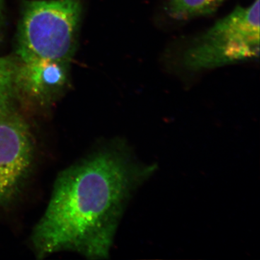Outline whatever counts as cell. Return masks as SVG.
Segmentation results:
<instances>
[{
	"label": "cell",
	"instance_id": "3",
	"mask_svg": "<svg viewBox=\"0 0 260 260\" xmlns=\"http://www.w3.org/2000/svg\"><path fill=\"white\" fill-rule=\"evenodd\" d=\"M78 0H35L25 8L20 26L18 58L66 61L75 41Z\"/></svg>",
	"mask_w": 260,
	"mask_h": 260
},
{
	"label": "cell",
	"instance_id": "1",
	"mask_svg": "<svg viewBox=\"0 0 260 260\" xmlns=\"http://www.w3.org/2000/svg\"><path fill=\"white\" fill-rule=\"evenodd\" d=\"M155 167L137 162L122 143L108 145L58 176L50 200L30 236L39 259L71 251L108 257L132 192Z\"/></svg>",
	"mask_w": 260,
	"mask_h": 260
},
{
	"label": "cell",
	"instance_id": "7",
	"mask_svg": "<svg viewBox=\"0 0 260 260\" xmlns=\"http://www.w3.org/2000/svg\"><path fill=\"white\" fill-rule=\"evenodd\" d=\"M15 61L0 56V116L11 112L15 92Z\"/></svg>",
	"mask_w": 260,
	"mask_h": 260
},
{
	"label": "cell",
	"instance_id": "5",
	"mask_svg": "<svg viewBox=\"0 0 260 260\" xmlns=\"http://www.w3.org/2000/svg\"><path fill=\"white\" fill-rule=\"evenodd\" d=\"M65 64L66 61L18 58V63L15 62V88L37 102H48L66 83Z\"/></svg>",
	"mask_w": 260,
	"mask_h": 260
},
{
	"label": "cell",
	"instance_id": "6",
	"mask_svg": "<svg viewBox=\"0 0 260 260\" xmlns=\"http://www.w3.org/2000/svg\"><path fill=\"white\" fill-rule=\"evenodd\" d=\"M225 0H171L167 12L172 18L190 20L212 14Z\"/></svg>",
	"mask_w": 260,
	"mask_h": 260
},
{
	"label": "cell",
	"instance_id": "2",
	"mask_svg": "<svg viewBox=\"0 0 260 260\" xmlns=\"http://www.w3.org/2000/svg\"><path fill=\"white\" fill-rule=\"evenodd\" d=\"M259 30V0L237 7L186 51L184 64L199 71L258 59Z\"/></svg>",
	"mask_w": 260,
	"mask_h": 260
},
{
	"label": "cell",
	"instance_id": "8",
	"mask_svg": "<svg viewBox=\"0 0 260 260\" xmlns=\"http://www.w3.org/2000/svg\"><path fill=\"white\" fill-rule=\"evenodd\" d=\"M3 10H4V0H0V20L3 18Z\"/></svg>",
	"mask_w": 260,
	"mask_h": 260
},
{
	"label": "cell",
	"instance_id": "4",
	"mask_svg": "<svg viewBox=\"0 0 260 260\" xmlns=\"http://www.w3.org/2000/svg\"><path fill=\"white\" fill-rule=\"evenodd\" d=\"M34 156L35 143L28 124L13 111L0 116V208L20 194Z\"/></svg>",
	"mask_w": 260,
	"mask_h": 260
}]
</instances>
